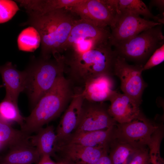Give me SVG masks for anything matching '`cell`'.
Wrapping results in <instances>:
<instances>
[{
	"instance_id": "obj_1",
	"label": "cell",
	"mask_w": 164,
	"mask_h": 164,
	"mask_svg": "<svg viewBox=\"0 0 164 164\" xmlns=\"http://www.w3.org/2000/svg\"><path fill=\"white\" fill-rule=\"evenodd\" d=\"M28 20L21 25L34 27L41 38V56L50 58L61 55L60 48L67 40L77 19L74 13L67 8L42 15L28 14Z\"/></svg>"
},
{
	"instance_id": "obj_2",
	"label": "cell",
	"mask_w": 164,
	"mask_h": 164,
	"mask_svg": "<svg viewBox=\"0 0 164 164\" xmlns=\"http://www.w3.org/2000/svg\"><path fill=\"white\" fill-rule=\"evenodd\" d=\"M74 88L64 74L59 76L52 87L40 98L28 117L21 130L29 135L58 117L70 103Z\"/></svg>"
},
{
	"instance_id": "obj_3",
	"label": "cell",
	"mask_w": 164,
	"mask_h": 164,
	"mask_svg": "<svg viewBox=\"0 0 164 164\" xmlns=\"http://www.w3.org/2000/svg\"><path fill=\"white\" fill-rule=\"evenodd\" d=\"M109 41L100 43L65 64L66 78L74 87L82 88L90 79L102 75H113L117 54Z\"/></svg>"
},
{
	"instance_id": "obj_4",
	"label": "cell",
	"mask_w": 164,
	"mask_h": 164,
	"mask_svg": "<svg viewBox=\"0 0 164 164\" xmlns=\"http://www.w3.org/2000/svg\"><path fill=\"white\" fill-rule=\"evenodd\" d=\"M65 64L62 55L53 59L32 56L26 69L24 91L32 108L53 86L57 78L64 74Z\"/></svg>"
},
{
	"instance_id": "obj_5",
	"label": "cell",
	"mask_w": 164,
	"mask_h": 164,
	"mask_svg": "<svg viewBox=\"0 0 164 164\" xmlns=\"http://www.w3.org/2000/svg\"><path fill=\"white\" fill-rule=\"evenodd\" d=\"M110 34L108 27L99 26L80 18L77 19L60 54L67 63L98 45L108 41Z\"/></svg>"
},
{
	"instance_id": "obj_6",
	"label": "cell",
	"mask_w": 164,
	"mask_h": 164,
	"mask_svg": "<svg viewBox=\"0 0 164 164\" xmlns=\"http://www.w3.org/2000/svg\"><path fill=\"white\" fill-rule=\"evenodd\" d=\"M162 24L152 27L113 46L125 60L144 65L155 51L164 44Z\"/></svg>"
},
{
	"instance_id": "obj_7",
	"label": "cell",
	"mask_w": 164,
	"mask_h": 164,
	"mask_svg": "<svg viewBox=\"0 0 164 164\" xmlns=\"http://www.w3.org/2000/svg\"><path fill=\"white\" fill-rule=\"evenodd\" d=\"M143 66L129 64L124 58L117 55L113 68V75L119 78L123 93L140 104L143 93L147 86L142 76Z\"/></svg>"
},
{
	"instance_id": "obj_8",
	"label": "cell",
	"mask_w": 164,
	"mask_h": 164,
	"mask_svg": "<svg viewBox=\"0 0 164 164\" xmlns=\"http://www.w3.org/2000/svg\"><path fill=\"white\" fill-rule=\"evenodd\" d=\"M159 127L142 114L129 122L117 123L115 128V138L135 148H141L147 146L152 135Z\"/></svg>"
},
{
	"instance_id": "obj_9",
	"label": "cell",
	"mask_w": 164,
	"mask_h": 164,
	"mask_svg": "<svg viewBox=\"0 0 164 164\" xmlns=\"http://www.w3.org/2000/svg\"><path fill=\"white\" fill-rule=\"evenodd\" d=\"M161 24H162L133 14L116 15L113 23L110 27L111 30L108 41L113 46Z\"/></svg>"
},
{
	"instance_id": "obj_10",
	"label": "cell",
	"mask_w": 164,
	"mask_h": 164,
	"mask_svg": "<svg viewBox=\"0 0 164 164\" xmlns=\"http://www.w3.org/2000/svg\"><path fill=\"white\" fill-rule=\"evenodd\" d=\"M108 108L104 102L84 99L80 121L74 133L103 130L116 125L117 123L109 114Z\"/></svg>"
},
{
	"instance_id": "obj_11",
	"label": "cell",
	"mask_w": 164,
	"mask_h": 164,
	"mask_svg": "<svg viewBox=\"0 0 164 164\" xmlns=\"http://www.w3.org/2000/svg\"><path fill=\"white\" fill-rule=\"evenodd\" d=\"M69 9L81 19L103 27L111 26L116 15L105 0H84Z\"/></svg>"
},
{
	"instance_id": "obj_12",
	"label": "cell",
	"mask_w": 164,
	"mask_h": 164,
	"mask_svg": "<svg viewBox=\"0 0 164 164\" xmlns=\"http://www.w3.org/2000/svg\"><path fill=\"white\" fill-rule=\"evenodd\" d=\"M109 149L93 148L75 144L61 143L56 145L54 156L65 164H93Z\"/></svg>"
},
{
	"instance_id": "obj_13",
	"label": "cell",
	"mask_w": 164,
	"mask_h": 164,
	"mask_svg": "<svg viewBox=\"0 0 164 164\" xmlns=\"http://www.w3.org/2000/svg\"><path fill=\"white\" fill-rule=\"evenodd\" d=\"M81 88H74L70 104L63 115L56 128V144L65 141L73 134L80 121L84 99Z\"/></svg>"
},
{
	"instance_id": "obj_14",
	"label": "cell",
	"mask_w": 164,
	"mask_h": 164,
	"mask_svg": "<svg viewBox=\"0 0 164 164\" xmlns=\"http://www.w3.org/2000/svg\"><path fill=\"white\" fill-rule=\"evenodd\" d=\"M112 76L102 75L87 81L81 91L84 99L93 102L110 101L118 92L114 90V83Z\"/></svg>"
},
{
	"instance_id": "obj_15",
	"label": "cell",
	"mask_w": 164,
	"mask_h": 164,
	"mask_svg": "<svg viewBox=\"0 0 164 164\" xmlns=\"http://www.w3.org/2000/svg\"><path fill=\"white\" fill-rule=\"evenodd\" d=\"M110 101L108 112L117 123L129 122L142 114L141 104L125 94L118 92Z\"/></svg>"
},
{
	"instance_id": "obj_16",
	"label": "cell",
	"mask_w": 164,
	"mask_h": 164,
	"mask_svg": "<svg viewBox=\"0 0 164 164\" xmlns=\"http://www.w3.org/2000/svg\"><path fill=\"white\" fill-rule=\"evenodd\" d=\"M0 74L5 86V97L18 103L20 94L24 91L26 83L25 70H18L10 62L0 66Z\"/></svg>"
},
{
	"instance_id": "obj_17",
	"label": "cell",
	"mask_w": 164,
	"mask_h": 164,
	"mask_svg": "<svg viewBox=\"0 0 164 164\" xmlns=\"http://www.w3.org/2000/svg\"><path fill=\"white\" fill-rule=\"evenodd\" d=\"M115 126L99 130L74 133L67 140L59 143L73 144L109 149L110 143L115 138Z\"/></svg>"
},
{
	"instance_id": "obj_18",
	"label": "cell",
	"mask_w": 164,
	"mask_h": 164,
	"mask_svg": "<svg viewBox=\"0 0 164 164\" xmlns=\"http://www.w3.org/2000/svg\"><path fill=\"white\" fill-rule=\"evenodd\" d=\"M113 9L116 15L131 14L143 16L145 19H152L153 21L164 24V18L160 15H153L141 0H105Z\"/></svg>"
},
{
	"instance_id": "obj_19",
	"label": "cell",
	"mask_w": 164,
	"mask_h": 164,
	"mask_svg": "<svg viewBox=\"0 0 164 164\" xmlns=\"http://www.w3.org/2000/svg\"><path fill=\"white\" fill-rule=\"evenodd\" d=\"M9 150L2 158L3 164H32L37 163L40 156L36 148L29 141L9 148Z\"/></svg>"
},
{
	"instance_id": "obj_20",
	"label": "cell",
	"mask_w": 164,
	"mask_h": 164,
	"mask_svg": "<svg viewBox=\"0 0 164 164\" xmlns=\"http://www.w3.org/2000/svg\"><path fill=\"white\" fill-rule=\"evenodd\" d=\"M83 0H18L15 1L23 7L27 13L42 15L55 10L69 8Z\"/></svg>"
},
{
	"instance_id": "obj_21",
	"label": "cell",
	"mask_w": 164,
	"mask_h": 164,
	"mask_svg": "<svg viewBox=\"0 0 164 164\" xmlns=\"http://www.w3.org/2000/svg\"><path fill=\"white\" fill-rule=\"evenodd\" d=\"M35 135L29 137V141L40 157L44 155L54 156L57 142L54 128L50 125L43 127Z\"/></svg>"
},
{
	"instance_id": "obj_22",
	"label": "cell",
	"mask_w": 164,
	"mask_h": 164,
	"mask_svg": "<svg viewBox=\"0 0 164 164\" xmlns=\"http://www.w3.org/2000/svg\"><path fill=\"white\" fill-rule=\"evenodd\" d=\"M139 148L115 138L110 144L108 154L112 164H129Z\"/></svg>"
},
{
	"instance_id": "obj_23",
	"label": "cell",
	"mask_w": 164,
	"mask_h": 164,
	"mask_svg": "<svg viewBox=\"0 0 164 164\" xmlns=\"http://www.w3.org/2000/svg\"><path fill=\"white\" fill-rule=\"evenodd\" d=\"M30 135L0 121V145L10 148L29 141Z\"/></svg>"
},
{
	"instance_id": "obj_24",
	"label": "cell",
	"mask_w": 164,
	"mask_h": 164,
	"mask_svg": "<svg viewBox=\"0 0 164 164\" xmlns=\"http://www.w3.org/2000/svg\"><path fill=\"white\" fill-rule=\"evenodd\" d=\"M17 104L5 97L0 102V121L10 125L16 123L21 127L25 118L21 114Z\"/></svg>"
},
{
	"instance_id": "obj_25",
	"label": "cell",
	"mask_w": 164,
	"mask_h": 164,
	"mask_svg": "<svg viewBox=\"0 0 164 164\" xmlns=\"http://www.w3.org/2000/svg\"><path fill=\"white\" fill-rule=\"evenodd\" d=\"M17 45L19 50L33 52L41 44L40 35L34 27L29 26L22 30L17 38Z\"/></svg>"
},
{
	"instance_id": "obj_26",
	"label": "cell",
	"mask_w": 164,
	"mask_h": 164,
	"mask_svg": "<svg viewBox=\"0 0 164 164\" xmlns=\"http://www.w3.org/2000/svg\"><path fill=\"white\" fill-rule=\"evenodd\" d=\"M163 137L162 132L160 131H155L152 135L147 145L151 164H164V160L160 152V144Z\"/></svg>"
},
{
	"instance_id": "obj_27",
	"label": "cell",
	"mask_w": 164,
	"mask_h": 164,
	"mask_svg": "<svg viewBox=\"0 0 164 164\" xmlns=\"http://www.w3.org/2000/svg\"><path fill=\"white\" fill-rule=\"evenodd\" d=\"M19 10L15 2L11 0H0V23L11 19Z\"/></svg>"
},
{
	"instance_id": "obj_28",
	"label": "cell",
	"mask_w": 164,
	"mask_h": 164,
	"mask_svg": "<svg viewBox=\"0 0 164 164\" xmlns=\"http://www.w3.org/2000/svg\"><path fill=\"white\" fill-rule=\"evenodd\" d=\"M164 60V44L156 50L143 66V71L149 70Z\"/></svg>"
},
{
	"instance_id": "obj_29",
	"label": "cell",
	"mask_w": 164,
	"mask_h": 164,
	"mask_svg": "<svg viewBox=\"0 0 164 164\" xmlns=\"http://www.w3.org/2000/svg\"><path fill=\"white\" fill-rule=\"evenodd\" d=\"M129 164H151L148 146L139 148Z\"/></svg>"
},
{
	"instance_id": "obj_30",
	"label": "cell",
	"mask_w": 164,
	"mask_h": 164,
	"mask_svg": "<svg viewBox=\"0 0 164 164\" xmlns=\"http://www.w3.org/2000/svg\"><path fill=\"white\" fill-rule=\"evenodd\" d=\"M153 6L156 7L158 9L161 14L160 15L162 18H163L162 17H164V1L163 0H151L149 3V10Z\"/></svg>"
},
{
	"instance_id": "obj_31",
	"label": "cell",
	"mask_w": 164,
	"mask_h": 164,
	"mask_svg": "<svg viewBox=\"0 0 164 164\" xmlns=\"http://www.w3.org/2000/svg\"><path fill=\"white\" fill-rule=\"evenodd\" d=\"M93 164H112L108 155V153L103 155Z\"/></svg>"
},
{
	"instance_id": "obj_32",
	"label": "cell",
	"mask_w": 164,
	"mask_h": 164,
	"mask_svg": "<svg viewBox=\"0 0 164 164\" xmlns=\"http://www.w3.org/2000/svg\"><path fill=\"white\" fill-rule=\"evenodd\" d=\"M36 164H57L53 161L48 155H44L40 157L39 161Z\"/></svg>"
},
{
	"instance_id": "obj_33",
	"label": "cell",
	"mask_w": 164,
	"mask_h": 164,
	"mask_svg": "<svg viewBox=\"0 0 164 164\" xmlns=\"http://www.w3.org/2000/svg\"><path fill=\"white\" fill-rule=\"evenodd\" d=\"M56 163L57 164H65V163L61 162H57Z\"/></svg>"
},
{
	"instance_id": "obj_34",
	"label": "cell",
	"mask_w": 164,
	"mask_h": 164,
	"mask_svg": "<svg viewBox=\"0 0 164 164\" xmlns=\"http://www.w3.org/2000/svg\"><path fill=\"white\" fill-rule=\"evenodd\" d=\"M0 164H2V163H0Z\"/></svg>"
}]
</instances>
